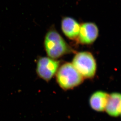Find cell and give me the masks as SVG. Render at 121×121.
Returning a JSON list of instances; mask_svg holds the SVG:
<instances>
[{
	"mask_svg": "<svg viewBox=\"0 0 121 121\" xmlns=\"http://www.w3.org/2000/svg\"><path fill=\"white\" fill-rule=\"evenodd\" d=\"M105 111L110 116L113 117L121 115V93L114 92L110 94Z\"/></svg>",
	"mask_w": 121,
	"mask_h": 121,
	"instance_id": "cell-8",
	"label": "cell"
},
{
	"mask_svg": "<svg viewBox=\"0 0 121 121\" xmlns=\"http://www.w3.org/2000/svg\"><path fill=\"white\" fill-rule=\"evenodd\" d=\"M44 47L48 57L55 60L73 52V50L54 28L49 30L46 34Z\"/></svg>",
	"mask_w": 121,
	"mask_h": 121,
	"instance_id": "cell-1",
	"label": "cell"
},
{
	"mask_svg": "<svg viewBox=\"0 0 121 121\" xmlns=\"http://www.w3.org/2000/svg\"><path fill=\"white\" fill-rule=\"evenodd\" d=\"M72 63L83 78H92L95 74L96 63L89 52H81L76 54Z\"/></svg>",
	"mask_w": 121,
	"mask_h": 121,
	"instance_id": "cell-3",
	"label": "cell"
},
{
	"mask_svg": "<svg viewBox=\"0 0 121 121\" xmlns=\"http://www.w3.org/2000/svg\"><path fill=\"white\" fill-rule=\"evenodd\" d=\"M98 34L99 30L95 24L92 22H85L81 25L77 39L82 44H91L96 39Z\"/></svg>",
	"mask_w": 121,
	"mask_h": 121,
	"instance_id": "cell-5",
	"label": "cell"
},
{
	"mask_svg": "<svg viewBox=\"0 0 121 121\" xmlns=\"http://www.w3.org/2000/svg\"><path fill=\"white\" fill-rule=\"evenodd\" d=\"M56 74L57 84L65 91L72 89L80 85L84 79L70 63H65L61 65Z\"/></svg>",
	"mask_w": 121,
	"mask_h": 121,
	"instance_id": "cell-2",
	"label": "cell"
},
{
	"mask_svg": "<svg viewBox=\"0 0 121 121\" xmlns=\"http://www.w3.org/2000/svg\"><path fill=\"white\" fill-rule=\"evenodd\" d=\"M60 66V61L48 57H42L37 60L36 72L41 79L49 82L56 74Z\"/></svg>",
	"mask_w": 121,
	"mask_h": 121,
	"instance_id": "cell-4",
	"label": "cell"
},
{
	"mask_svg": "<svg viewBox=\"0 0 121 121\" xmlns=\"http://www.w3.org/2000/svg\"><path fill=\"white\" fill-rule=\"evenodd\" d=\"M80 26L76 19L70 17H63L61 21L62 31L64 35L70 39H77Z\"/></svg>",
	"mask_w": 121,
	"mask_h": 121,
	"instance_id": "cell-6",
	"label": "cell"
},
{
	"mask_svg": "<svg viewBox=\"0 0 121 121\" xmlns=\"http://www.w3.org/2000/svg\"></svg>",
	"mask_w": 121,
	"mask_h": 121,
	"instance_id": "cell-9",
	"label": "cell"
},
{
	"mask_svg": "<svg viewBox=\"0 0 121 121\" xmlns=\"http://www.w3.org/2000/svg\"><path fill=\"white\" fill-rule=\"evenodd\" d=\"M109 94L103 91H98L91 95L89 100L91 108L98 112L105 111Z\"/></svg>",
	"mask_w": 121,
	"mask_h": 121,
	"instance_id": "cell-7",
	"label": "cell"
}]
</instances>
